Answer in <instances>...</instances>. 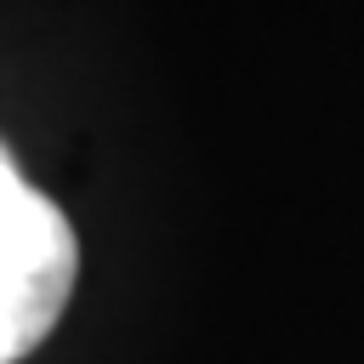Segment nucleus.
<instances>
[{"label":"nucleus","instance_id":"1","mask_svg":"<svg viewBox=\"0 0 364 364\" xmlns=\"http://www.w3.org/2000/svg\"><path fill=\"white\" fill-rule=\"evenodd\" d=\"M74 228L34 193L0 148V364H17L68 307L74 290Z\"/></svg>","mask_w":364,"mask_h":364}]
</instances>
